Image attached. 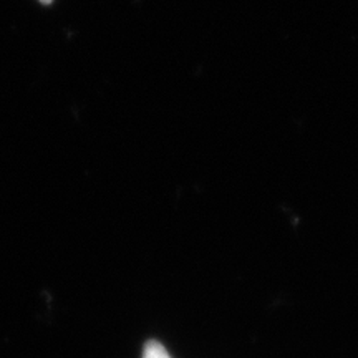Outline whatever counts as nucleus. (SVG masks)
Returning a JSON list of instances; mask_svg holds the SVG:
<instances>
[{
    "label": "nucleus",
    "mask_w": 358,
    "mask_h": 358,
    "mask_svg": "<svg viewBox=\"0 0 358 358\" xmlns=\"http://www.w3.org/2000/svg\"><path fill=\"white\" fill-rule=\"evenodd\" d=\"M143 358H171L166 348L163 347V343L155 342H148L145 345V350H143Z\"/></svg>",
    "instance_id": "nucleus-1"
},
{
    "label": "nucleus",
    "mask_w": 358,
    "mask_h": 358,
    "mask_svg": "<svg viewBox=\"0 0 358 358\" xmlns=\"http://www.w3.org/2000/svg\"><path fill=\"white\" fill-rule=\"evenodd\" d=\"M53 0H40V3H43V6H48V3H52Z\"/></svg>",
    "instance_id": "nucleus-2"
}]
</instances>
